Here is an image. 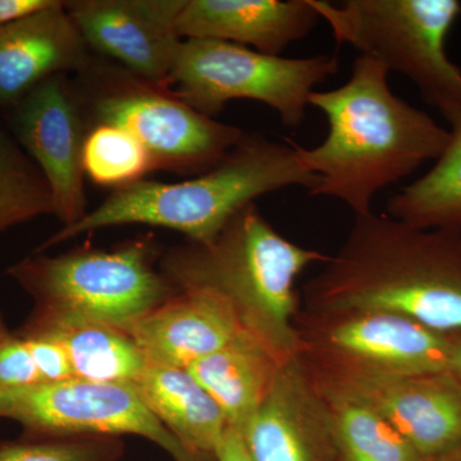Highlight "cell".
<instances>
[{
    "mask_svg": "<svg viewBox=\"0 0 461 461\" xmlns=\"http://www.w3.org/2000/svg\"><path fill=\"white\" fill-rule=\"evenodd\" d=\"M388 74L373 58L357 57L344 85L309 96L326 115V139L311 149L294 144L302 165L320 178L309 194L341 200L355 215L372 213L379 191L436 162L450 140L427 112L393 93Z\"/></svg>",
    "mask_w": 461,
    "mask_h": 461,
    "instance_id": "cell-1",
    "label": "cell"
},
{
    "mask_svg": "<svg viewBox=\"0 0 461 461\" xmlns=\"http://www.w3.org/2000/svg\"><path fill=\"white\" fill-rule=\"evenodd\" d=\"M309 311H379L461 332V232L357 215L338 253L304 285Z\"/></svg>",
    "mask_w": 461,
    "mask_h": 461,
    "instance_id": "cell-2",
    "label": "cell"
},
{
    "mask_svg": "<svg viewBox=\"0 0 461 461\" xmlns=\"http://www.w3.org/2000/svg\"><path fill=\"white\" fill-rule=\"evenodd\" d=\"M329 259L284 238L253 203L209 244L189 242L168 251L160 269L177 290L200 288L220 296L244 332L288 362L296 357L297 278Z\"/></svg>",
    "mask_w": 461,
    "mask_h": 461,
    "instance_id": "cell-3",
    "label": "cell"
},
{
    "mask_svg": "<svg viewBox=\"0 0 461 461\" xmlns=\"http://www.w3.org/2000/svg\"><path fill=\"white\" fill-rule=\"evenodd\" d=\"M318 182L300 162L294 142L282 144L259 133H245L217 166L191 180L166 184L144 178L114 189L83 220L58 230L41 250L124 224L163 227L182 233L189 242L209 244L260 196L290 186L311 193Z\"/></svg>",
    "mask_w": 461,
    "mask_h": 461,
    "instance_id": "cell-4",
    "label": "cell"
},
{
    "mask_svg": "<svg viewBox=\"0 0 461 461\" xmlns=\"http://www.w3.org/2000/svg\"><path fill=\"white\" fill-rule=\"evenodd\" d=\"M159 245L144 236L113 249L76 248L57 257L27 258L8 269L35 303L21 332L81 324L124 329L163 304L177 288L156 263Z\"/></svg>",
    "mask_w": 461,
    "mask_h": 461,
    "instance_id": "cell-5",
    "label": "cell"
},
{
    "mask_svg": "<svg viewBox=\"0 0 461 461\" xmlns=\"http://www.w3.org/2000/svg\"><path fill=\"white\" fill-rule=\"evenodd\" d=\"M71 84L87 131L102 124L126 130L147 149L154 171L202 175L247 133L113 62L93 58Z\"/></svg>",
    "mask_w": 461,
    "mask_h": 461,
    "instance_id": "cell-6",
    "label": "cell"
},
{
    "mask_svg": "<svg viewBox=\"0 0 461 461\" xmlns=\"http://www.w3.org/2000/svg\"><path fill=\"white\" fill-rule=\"evenodd\" d=\"M338 45L405 76L450 124L461 114V69L446 51L459 0H311Z\"/></svg>",
    "mask_w": 461,
    "mask_h": 461,
    "instance_id": "cell-7",
    "label": "cell"
},
{
    "mask_svg": "<svg viewBox=\"0 0 461 461\" xmlns=\"http://www.w3.org/2000/svg\"><path fill=\"white\" fill-rule=\"evenodd\" d=\"M296 357L314 384L448 372V333L379 311H309L294 321Z\"/></svg>",
    "mask_w": 461,
    "mask_h": 461,
    "instance_id": "cell-8",
    "label": "cell"
},
{
    "mask_svg": "<svg viewBox=\"0 0 461 461\" xmlns=\"http://www.w3.org/2000/svg\"><path fill=\"white\" fill-rule=\"evenodd\" d=\"M339 71L338 54L269 56L211 39L182 41L165 89L199 113L213 118L230 100L263 103L282 123H303L314 87Z\"/></svg>",
    "mask_w": 461,
    "mask_h": 461,
    "instance_id": "cell-9",
    "label": "cell"
},
{
    "mask_svg": "<svg viewBox=\"0 0 461 461\" xmlns=\"http://www.w3.org/2000/svg\"><path fill=\"white\" fill-rule=\"evenodd\" d=\"M0 418L20 423L30 438L135 435L154 442L175 461H208L189 453L131 384L74 378L0 391Z\"/></svg>",
    "mask_w": 461,
    "mask_h": 461,
    "instance_id": "cell-10",
    "label": "cell"
},
{
    "mask_svg": "<svg viewBox=\"0 0 461 461\" xmlns=\"http://www.w3.org/2000/svg\"><path fill=\"white\" fill-rule=\"evenodd\" d=\"M11 131L39 167L63 227L87 214L83 149L87 129L67 75L48 78L11 108Z\"/></svg>",
    "mask_w": 461,
    "mask_h": 461,
    "instance_id": "cell-11",
    "label": "cell"
},
{
    "mask_svg": "<svg viewBox=\"0 0 461 461\" xmlns=\"http://www.w3.org/2000/svg\"><path fill=\"white\" fill-rule=\"evenodd\" d=\"M185 2L71 0L65 8L90 51L165 87L182 42L177 20Z\"/></svg>",
    "mask_w": 461,
    "mask_h": 461,
    "instance_id": "cell-12",
    "label": "cell"
},
{
    "mask_svg": "<svg viewBox=\"0 0 461 461\" xmlns=\"http://www.w3.org/2000/svg\"><path fill=\"white\" fill-rule=\"evenodd\" d=\"M314 384L321 391L366 403L386 420L424 460L461 445V382L450 372Z\"/></svg>",
    "mask_w": 461,
    "mask_h": 461,
    "instance_id": "cell-13",
    "label": "cell"
},
{
    "mask_svg": "<svg viewBox=\"0 0 461 461\" xmlns=\"http://www.w3.org/2000/svg\"><path fill=\"white\" fill-rule=\"evenodd\" d=\"M239 435L251 461H339L329 405L296 357Z\"/></svg>",
    "mask_w": 461,
    "mask_h": 461,
    "instance_id": "cell-14",
    "label": "cell"
},
{
    "mask_svg": "<svg viewBox=\"0 0 461 461\" xmlns=\"http://www.w3.org/2000/svg\"><path fill=\"white\" fill-rule=\"evenodd\" d=\"M121 330L138 345L148 364L182 369L244 332L230 306L220 296L200 288L178 290Z\"/></svg>",
    "mask_w": 461,
    "mask_h": 461,
    "instance_id": "cell-15",
    "label": "cell"
},
{
    "mask_svg": "<svg viewBox=\"0 0 461 461\" xmlns=\"http://www.w3.org/2000/svg\"><path fill=\"white\" fill-rule=\"evenodd\" d=\"M91 59L65 2L0 26V107L14 108L48 78L77 74Z\"/></svg>",
    "mask_w": 461,
    "mask_h": 461,
    "instance_id": "cell-16",
    "label": "cell"
},
{
    "mask_svg": "<svg viewBox=\"0 0 461 461\" xmlns=\"http://www.w3.org/2000/svg\"><path fill=\"white\" fill-rule=\"evenodd\" d=\"M320 18L311 0H186L177 33L182 41L211 39L280 56Z\"/></svg>",
    "mask_w": 461,
    "mask_h": 461,
    "instance_id": "cell-17",
    "label": "cell"
},
{
    "mask_svg": "<svg viewBox=\"0 0 461 461\" xmlns=\"http://www.w3.org/2000/svg\"><path fill=\"white\" fill-rule=\"evenodd\" d=\"M131 386L189 453L215 461L229 424L213 397L187 369L147 364Z\"/></svg>",
    "mask_w": 461,
    "mask_h": 461,
    "instance_id": "cell-18",
    "label": "cell"
},
{
    "mask_svg": "<svg viewBox=\"0 0 461 461\" xmlns=\"http://www.w3.org/2000/svg\"><path fill=\"white\" fill-rule=\"evenodd\" d=\"M282 362L262 342L242 332L187 371L213 397L229 429L241 433L273 386Z\"/></svg>",
    "mask_w": 461,
    "mask_h": 461,
    "instance_id": "cell-19",
    "label": "cell"
},
{
    "mask_svg": "<svg viewBox=\"0 0 461 461\" xmlns=\"http://www.w3.org/2000/svg\"><path fill=\"white\" fill-rule=\"evenodd\" d=\"M450 140L426 175L388 200V215L420 230L461 232V114Z\"/></svg>",
    "mask_w": 461,
    "mask_h": 461,
    "instance_id": "cell-20",
    "label": "cell"
},
{
    "mask_svg": "<svg viewBox=\"0 0 461 461\" xmlns=\"http://www.w3.org/2000/svg\"><path fill=\"white\" fill-rule=\"evenodd\" d=\"M32 335L56 339L68 355L74 377L81 381L132 384L148 364L138 345L117 327L81 324Z\"/></svg>",
    "mask_w": 461,
    "mask_h": 461,
    "instance_id": "cell-21",
    "label": "cell"
},
{
    "mask_svg": "<svg viewBox=\"0 0 461 461\" xmlns=\"http://www.w3.org/2000/svg\"><path fill=\"white\" fill-rule=\"evenodd\" d=\"M320 391L332 417L339 461H426L386 420L366 403Z\"/></svg>",
    "mask_w": 461,
    "mask_h": 461,
    "instance_id": "cell-22",
    "label": "cell"
},
{
    "mask_svg": "<svg viewBox=\"0 0 461 461\" xmlns=\"http://www.w3.org/2000/svg\"><path fill=\"white\" fill-rule=\"evenodd\" d=\"M54 214L53 194L39 167L0 127V232Z\"/></svg>",
    "mask_w": 461,
    "mask_h": 461,
    "instance_id": "cell-23",
    "label": "cell"
},
{
    "mask_svg": "<svg viewBox=\"0 0 461 461\" xmlns=\"http://www.w3.org/2000/svg\"><path fill=\"white\" fill-rule=\"evenodd\" d=\"M85 176L99 186L120 187L144 180L154 172L153 160L135 136L120 127H93L83 149Z\"/></svg>",
    "mask_w": 461,
    "mask_h": 461,
    "instance_id": "cell-24",
    "label": "cell"
},
{
    "mask_svg": "<svg viewBox=\"0 0 461 461\" xmlns=\"http://www.w3.org/2000/svg\"><path fill=\"white\" fill-rule=\"evenodd\" d=\"M120 437L83 436L0 442V461H120Z\"/></svg>",
    "mask_w": 461,
    "mask_h": 461,
    "instance_id": "cell-25",
    "label": "cell"
},
{
    "mask_svg": "<svg viewBox=\"0 0 461 461\" xmlns=\"http://www.w3.org/2000/svg\"><path fill=\"white\" fill-rule=\"evenodd\" d=\"M41 384L25 339L0 314V391Z\"/></svg>",
    "mask_w": 461,
    "mask_h": 461,
    "instance_id": "cell-26",
    "label": "cell"
},
{
    "mask_svg": "<svg viewBox=\"0 0 461 461\" xmlns=\"http://www.w3.org/2000/svg\"><path fill=\"white\" fill-rule=\"evenodd\" d=\"M17 332L25 339L41 384H58L75 378L68 355L56 339L47 335L23 333L20 330Z\"/></svg>",
    "mask_w": 461,
    "mask_h": 461,
    "instance_id": "cell-27",
    "label": "cell"
},
{
    "mask_svg": "<svg viewBox=\"0 0 461 461\" xmlns=\"http://www.w3.org/2000/svg\"><path fill=\"white\" fill-rule=\"evenodd\" d=\"M58 3L59 0H0V26L17 23Z\"/></svg>",
    "mask_w": 461,
    "mask_h": 461,
    "instance_id": "cell-28",
    "label": "cell"
},
{
    "mask_svg": "<svg viewBox=\"0 0 461 461\" xmlns=\"http://www.w3.org/2000/svg\"><path fill=\"white\" fill-rule=\"evenodd\" d=\"M215 461H251L241 436L236 430L227 429L215 451Z\"/></svg>",
    "mask_w": 461,
    "mask_h": 461,
    "instance_id": "cell-29",
    "label": "cell"
},
{
    "mask_svg": "<svg viewBox=\"0 0 461 461\" xmlns=\"http://www.w3.org/2000/svg\"><path fill=\"white\" fill-rule=\"evenodd\" d=\"M450 335L451 354L448 372L461 382V332L448 333Z\"/></svg>",
    "mask_w": 461,
    "mask_h": 461,
    "instance_id": "cell-30",
    "label": "cell"
},
{
    "mask_svg": "<svg viewBox=\"0 0 461 461\" xmlns=\"http://www.w3.org/2000/svg\"><path fill=\"white\" fill-rule=\"evenodd\" d=\"M426 461H461V445L447 453L438 455V456L427 459Z\"/></svg>",
    "mask_w": 461,
    "mask_h": 461,
    "instance_id": "cell-31",
    "label": "cell"
}]
</instances>
